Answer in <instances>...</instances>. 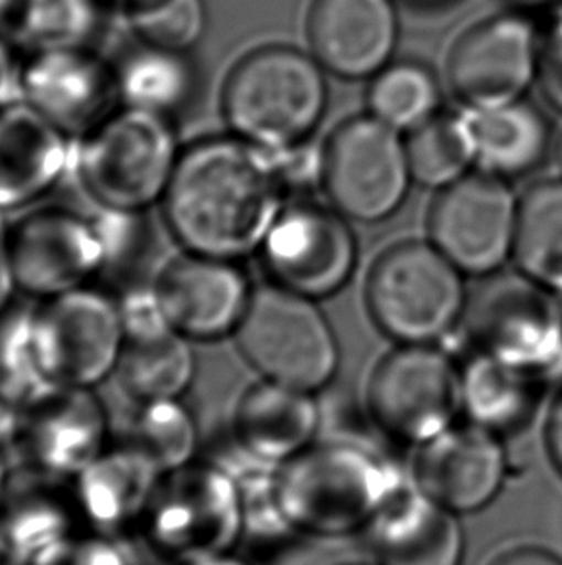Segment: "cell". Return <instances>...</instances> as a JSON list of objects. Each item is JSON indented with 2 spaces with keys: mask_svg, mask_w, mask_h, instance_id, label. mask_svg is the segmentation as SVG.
Returning <instances> with one entry per match:
<instances>
[{
  "mask_svg": "<svg viewBox=\"0 0 562 565\" xmlns=\"http://www.w3.org/2000/svg\"><path fill=\"white\" fill-rule=\"evenodd\" d=\"M471 352L487 353L549 376L562 365V306L520 270L479 278L463 327Z\"/></svg>",
  "mask_w": 562,
  "mask_h": 565,
  "instance_id": "8",
  "label": "cell"
},
{
  "mask_svg": "<svg viewBox=\"0 0 562 565\" xmlns=\"http://www.w3.org/2000/svg\"><path fill=\"white\" fill-rule=\"evenodd\" d=\"M187 565H251L247 559L241 558L237 552H229V554H221V556H214V558L198 559L193 564Z\"/></svg>",
  "mask_w": 562,
  "mask_h": 565,
  "instance_id": "46",
  "label": "cell"
},
{
  "mask_svg": "<svg viewBox=\"0 0 562 565\" xmlns=\"http://www.w3.org/2000/svg\"><path fill=\"white\" fill-rule=\"evenodd\" d=\"M8 477H10V469H8L7 459L2 456V450H0V494L7 487Z\"/></svg>",
  "mask_w": 562,
  "mask_h": 565,
  "instance_id": "49",
  "label": "cell"
},
{
  "mask_svg": "<svg viewBox=\"0 0 562 565\" xmlns=\"http://www.w3.org/2000/svg\"><path fill=\"white\" fill-rule=\"evenodd\" d=\"M76 139L23 100L0 108V213L51 195L74 169Z\"/></svg>",
  "mask_w": 562,
  "mask_h": 565,
  "instance_id": "20",
  "label": "cell"
},
{
  "mask_svg": "<svg viewBox=\"0 0 562 565\" xmlns=\"http://www.w3.org/2000/svg\"><path fill=\"white\" fill-rule=\"evenodd\" d=\"M25 466L72 481L110 446V417L95 388L46 386L28 399L15 444Z\"/></svg>",
  "mask_w": 562,
  "mask_h": 565,
  "instance_id": "18",
  "label": "cell"
},
{
  "mask_svg": "<svg viewBox=\"0 0 562 565\" xmlns=\"http://www.w3.org/2000/svg\"><path fill=\"white\" fill-rule=\"evenodd\" d=\"M548 376L494 355L471 352L461 363L463 419L507 438L536 419Z\"/></svg>",
  "mask_w": 562,
  "mask_h": 565,
  "instance_id": "26",
  "label": "cell"
},
{
  "mask_svg": "<svg viewBox=\"0 0 562 565\" xmlns=\"http://www.w3.org/2000/svg\"><path fill=\"white\" fill-rule=\"evenodd\" d=\"M366 405L381 435L420 448L463 419L461 363L441 345H397L374 369Z\"/></svg>",
  "mask_w": 562,
  "mask_h": 565,
  "instance_id": "10",
  "label": "cell"
},
{
  "mask_svg": "<svg viewBox=\"0 0 562 565\" xmlns=\"http://www.w3.org/2000/svg\"><path fill=\"white\" fill-rule=\"evenodd\" d=\"M468 298L466 276L430 239L391 245L366 278L368 315L397 345H441L463 327Z\"/></svg>",
  "mask_w": 562,
  "mask_h": 565,
  "instance_id": "5",
  "label": "cell"
},
{
  "mask_svg": "<svg viewBox=\"0 0 562 565\" xmlns=\"http://www.w3.org/2000/svg\"><path fill=\"white\" fill-rule=\"evenodd\" d=\"M10 232L7 214L0 213V313L14 303L15 286L14 267H12V249H10Z\"/></svg>",
  "mask_w": 562,
  "mask_h": 565,
  "instance_id": "44",
  "label": "cell"
},
{
  "mask_svg": "<svg viewBox=\"0 0 562 565\" xmlns=\"http://www.w3.org/2000/svg\"><path fill=\"white\" fill-rule=\"evenodd\" d=\"M545 446L549 459L562 477V392L549 407L548 427H545Z\"/></svg>",
  "mask_w": 562,
  "mask_h": 565,
  "instance_id": "45",
  "label": "cell"
},
{
  "mask_svg": "<svg viewBox=\"0 0 562 565\" xmlns=\"http://www.w3.org/2000/svg\"><path fill=\"white\" fill-rule=\"evenodd\" d=\"M541 87L551 107L562 115V8H556L541 30Z\"/></svg>",
  "mask_w": 562,
  "mask_h": 565,
  "instance_id": "40",
  "label": "cell"
},
{
  "mask_svg": "<svg viewBox=\"0 0 562 565\" xmlns=\"http://www.w3.org/2000/svg\"><path fill=\"white\" fill-rule=\"evenodd\" d=\"M33 313L35 303H12L0 313V381L28 399L48 386L35 360Z\"/></svg>",
  "mask_w": 562,
  "mask_h": 565,
  "instance_id": "37",
  "label": "cell"
},
{
  "mask_svg": "<svg viewBox=\"0 0 562 565\" xmlns=\"http://www.w3.org/2000/svg\"><path fill=\"white\" fill-rule=\"evenodd\" d=\"M123 344L118 299L105 286L35 301L33 348L48 386L97 388L116 375Z\"/></svg>",
  "mask_w": 562,
  "mask_h": 565,
  "instance_id": "9",
  "label": "cell"
},
{
  "mask_svg": "<svg viewBox=\"0 0 562 565\" xmlns=\"http://www.w3.org/2000/svg\"><path fill=\"white\" fill-rule=\"evenodd\" d=\"M540 25L530 15H494L456 43L448 84L466 110L522 100L540 76Z\"/></svg>",
  "mask_w": 562,
  "mask_h": 565,
  "instance_id": "15",
  "label": "cell"
},
{
  "mask_svg": "<svg viewBox=\"0 0 562 565\" xmlns=\"http://www.w3.org/2000/svg\"><path fill=\"white\" fill-rule=\"evenodd\" d=\"M520 195L502 178L472 170L437 191L428 214V239L464 276L486 278L512 259Z\"/></svg>",
  "mask_w": 562,
  "mask_h": 565,
  "instance_id": "13",
  "label": "cell"
},
{
  "mask_svg": "<svg viewBox=\"0 0 562 565\" xmlns=\"http://www.w3.org/2000/svg\"><path fill=\"white\" fill-rule=\"evenodd\" d=\"M376 565H463L461 518L409 482L366 531Z\"/></svg>",
  "mask_w": 562,
  "mask_h": 565,
  "instance_id": "24",
  "label": "cell"
},
{
  "mask_svg": "<svg viewBox=\"0 0 562 565\" xmlns=\"http://www.w3.org/2000/svg\"><path fill=\"white\" fill-rule=\"evenodd\" d=\"M512 260L530 280L562 296V177L520 195Z\"/></svg>",
  "mask_w": 562,
  "mask_h": 565,
  "instance_id": "30",
  "label": "cell"
},
{
  "mask_svg": "<svg viewBox=\"0 0 562 565\" xmlns=\"http://www.w3.org/2000/svg\"><path fill=\"white\" fill-rule=\"evenodd\" d=\"M182 149L174 120L118 105L76 139L72 172L97 209L147 213L164 198Z\"/></svg>",
  "mask_w": 562,
  "mask_h": 565,
  "instance_id": "4",
  "label": "cell"
},
{
  "mask_svg": "<svg viewBox=\"0 0 562 565\" xmlns=\"http://www.w3.org/2000/svg\"><path fill=\"white\" fill-rule=\"evenodd\" d=\"M162 475L133 444L110 443L99 458L69 481L82 525L120 541L138 535Z\"/></svg>",
  "mask_w": 562,
  "mask_h": 565,
  "instance_id": "22",
  "label": "cell"
},
{
  "mask_svg": "<svg viewBox=\"0 0 562 565\" xmlns=\"http://www.w3.org/2000/svg\"><path fill=\"white\" fill-rule=\"evenodd\" d=\"M343 565H376V564H343Z\"/></svg>",
  "mask_w": 562,
  "mask_h": 565,
  "instance_id": "52",
  "label": "cell"
},
{
  "mask_svg": "<svg viewBox=\"0 0 562 565\" xmlns=\"http://www.w3.org/2000/svg\"><path fill=\"white\" fill-rule=\"evenodd\" d=\"M237 352L264 381L318 394L342 367V345L320 301L267 282L255 286Z\"/></svg>",
  "mask_w": 562,
  "mask_h": 565,
  "instance_id": "7",
  "label": "cell"
},
{
  "mask_svg": "<svg viewBox=\"0 0 562 565\" xmlns=\"http://www.w3.org/2000/svg\"><path fill=\"white\" fill-rule=\"evenodd\" d=\"M556 162H559V169H561L562 174V138L559 143H556V151H555Z\"/></svg>",
  "mask_w": 562,
  "mask_h": 565,
  "instance_id": "50",
  "label": "cell"
},
{
  "mask_svg": "<svg viewBox=\"0 0 562 565\" xmlns=\"http://www.w3.org/2000/svg\"><path fill=\"white\" fill-rule=\"evenodd\" d=\"M120 107L139 108L177 120L197 97V72L187 54L144 45L115 68Z\"/></svg>",
  "mask_w": 562,
  "mask_h": 565,
  "instance_id": "28",
  "label": "cell"
},
{
  "mask_svg": "<svg viewBox=\"0 0 562 565\" xmlns=\"http://www.w3.org/2000/svg\"><path fill=\"white\" fill-rule=\"evenodd\" d=\"M15 286L33 301L100 282L105 247L97 222L69 206H39L10 232Z\"/></svg>",
  "mask_w": 562,
  "mask_h": 565,
  "instance_id": "14",
  "label": "cell"
},
{
  "mask_svg": "<svg viewBox=\"0 0 562 565\" xmlns=\"http://www.w3.org/2000/svg\"><path fill=\"white\" fill-rule=\"evenodd\" d=\"M314 58L343 79L374 77L399 39L393 0H314L309 14Z\"/></svg>",
  "mask_w": 562,
  "mask_h": 565,
  "instance_id": "21",
  "label": "cell"
},
{
  "mask_svg": "<svg viewBox=\"0 0 562 565\" xmlns=\"http://www.w3.org/2000/svg\"><path fill=\"white\" fill-rule=\"evenodd\" d=\"M322 419L316 394L260 379L237 399L229 430L252 459L280 467L318 443Z\"/></svg>",
  "mask_w": 562,
  "mask_h": 565,
  "instance_id": "23",
  "label": "cell"
},
{
  "mask_svg": "<svg viewBox=\"0 0 562 565\" xmlns=\"http://www.w3.org/2000/svg\"><path fill=\"white\" fill-rule=\"evenodd\" d=\"M486 565H562L556 552L538 544H515L487 559Z\"/></svg>",
  "mask_w": 562,
  "mask_h": 565,
  "instance_id": "43",
  "label": "cell"
},
{
  "mask_svg": "<svg viewBox=\"0 0 562 565\" xmlns=\"http://www.w3.org/2000/svg\"><path fill=\"white\" fill-rule=\"evenodd\" d=\"M268 282L306 298H332L357 270L353 222L329 203L289 199L259 252Z\"/></svg>",
  "mask_w": 562,
  "mask_h": 565,
  "instance_id": "12",
  "label": "cell"
},
{
  "mask_svg": "<svg viewBox=\"0 0 562 565\" xmlns=\"http://www.w3.org/2000/svg\"><path fill=\"white\" fill-rule=\"evenodd\" d=\"M476 169L507 182L530 177L545 164L553 149L548 116L528 100L505 107L466 110Z\"/></svg>",
  "mask_w": 562,
  "mask_h": 565,
  "instance_id": "27",
  "label": "cell"
},
{
  "mask_svg": "<svg viewBox=\"0 0 562 565\" xmlns=\"http://www.w3.org/2000/svg\"><path fill=\"white\" fill-rule=\"evenodd\" d=\"M123 2H128V4H131V2H136V0H123Z\"/></svg>",
  "mask_w": 562,
  "mask_h": 565,
  "instance_id": "53",
  "label": "cell"
},
{
  "mask_svg": "<svg viewBox=\"0 0 562 565\" xmlns=\"http://www.w3.org/2000/svg\"><path fill=\"white\" fill-rule=\"evenodd\" d=\"M509 471L505 438L461 419L420 446L409 477L422 494L463 518L494 504Z\"/></svg>",
  "mask_w": 562,
  "mask_h": 565,
  "instance_id": "17",
  "label": "cell"
},
{
  "mask_svg": "<svg viewBox=\"0 0 562 565\" xmlns=\"http://www.w3.org/2000/svg\"><path fill=\"white\" fill-rule=\"evenodd\" d=\"M220 103L229 134L268 153H285L311 143L326 115L324 66L293 46H262L231 68Z\"/></svg>",
  "mask_w": 562,
  "mask_h": 565,
  "instance_id": "3",
  "label": "cell"
},
{
  "mask_svg": "<svg viewBox=\"0 0 562 565\" xmlns=\"http://www.w3.org/2000/svg\"><path fill=\"white\" fill-rule=\"evenodd\" d=\"M128 8L131 30L144 45L187 54L205 35V0H136Z\"/></svg>",
  "mask_w": 562,
  "mask_h": 565,
  "instance_id": "36",
  "label": "cell"
},
{
  "mask_svg": "<svg viewBox=\"0 0 562 565\" xmlns=\"http://www.w3.org/2000/svg\"><path fill=\"white\" fill-rule=\"evenodd\" d=\"M22 100L77 139L118 108L115 68L87 46L33 51L22 66Z\"/></svg>",
  "mask_w": 562,
  "mask_h": 565,
  "instance_id": "19",
  "label": "cell"
},
{
  "mask_svg": "<svg viewBox=\"0 0 562 565\" xmlns=\"http://www.w3.org/2000/svg\"><path fill=\"white\" fill-rule=\"evenodd\" d=\"M22 4L23 0H0V22L15 20Z\"/></svg>",
  "mask_w": 562,
  "mask_h": 565,
  "instance_id": "47",
  "label": "cell"
},
{
  "mask_svg": "<svg viewBox=\"0 0 562 565\" xmlns=\"http://www.w3.org/2000/svg\"><path fill=\"white\" fill-rule=\"evenodd\" d=\"M412 2H419V4H440V2H445V0H412Z\"/></svg>",
  "mask_w": 562,
  "mask_h": 565,
  "instance_id": "51",
  "label": "cell"
},
{
  "mask_svg": "<svg viewBox=\"0 0 562 565\" xmlns=\"http://www.w3.org/2000/svg\"><path fill=\"white\" fill-rule=\"evenodd\" d=\"M126 342L149 340L172 332L152 280L130 284L116 291Z\"/></svg>",
  "mask_w": 562,
  "mask_h": 565,
  "instance_id": "39",
  "label": "cell"
},
{
  "mask_svg": "<svg viewBox=\"0 0 562 565\" xmlns=\"http://www.w3.org/2000/svg\"><path fill=\"white\" fill-rule=\"evenodd\" d=\"M82 529L69 481L28 466L10 471L0 494V533L18 564L30 565L41 552Z\"/></svg>",
  "mask_w": 562,
  "mask_h": 565,
  "instance_id": "25",
  "label": "cell"
},
{
  "mask_svg": "<svg viewBox=\"0 0 562 565\" xmlns=\"http://www.w3.org/2000/svg\"><path fill=\"white\" fill-rule=\"evenodd\" d=\"M28 397L0 381V450L15 446L22 435Z\"/></svg>",
  "mask_w": 562,
  "mask_h": 565,
  "instance_id": "41",
  "label": "cell"
},
{
  "mask_svg": "<svg viewBox=\"0 0 562 565\" xmlns=\"http://www.w3.org/2000/svg\"><path fill=\"white\" fill-rule=\"evenodd\" d=\"M123 440L147 454L162 473L201 458L203 448L197 417L185 397L136 404Z\"/></svg>",
  "mask_w": 562,
  "mask_h": 565,
  "instance_id": "33",
  "label": "cell"
},
{
  "mask_svg": "<svg viewBox=\"0 0 562 565\" xmlns=\"http://www.w3.org/2000/svg\"><path fill=\"white\" fill-rule=\"evenodd\" d=\"M139 536L166 565H187L236 552L244 543V489L205 458L160 477Z\"/></svg>",
  "mask_w": 562,
  "mask_h": 565,
  "instance_id": "6",
  "label": "cell"
},
{
  "mask_svg": "<svg viewBox=\"0 0 562 565\" xmlns=\"http://www.w3.org/2000/svg\"><path fill=\"white\" fill-rule=\"evenodd\" d=\"M93 218L105 247V270L99 286L108 284L107 290L116 294L130 284L152 280V276L144 275L156 253V232L149 211L97 209Z\"/></svg>",
  "mask_w": 562,
  "mask_h": 565,
  "instance_id": "34",
  "label": "cell"
},
{
  "mask_svg": "<svg viewBox=\"0 0 562 565\" xmlns=\"http://www.w3.org/2000/svg\"><path fill=\"white\" fill-rule=\"evenodd\" d=\"M33 51L87 46L100 25L99 0H23L15 15Z\"/></svg>",
  "mask_w": 562,
  "mask_h": 565,
  "instance_id": "35",
  "label": "cell"
},
{
  "mask_svg": "<svg viewBox=\"0 0 562 565\" xmlns=\"http://www.w3.org/2000/svg\"><path fill=\"white\" fill-rule=\"evenodd\" d=\"M152 282L170 327L193 344L234 338L255 291L239 260L183 249L160 263Z\"/></svg>",
  "mask_w": 562,
  "mask_h": 565,
  "instance_id": "16",
  "label": "cell"
},
{
  "mask_svg": "<svg viewBox=\"0 0 562 565\" xmlns=\"http://www.w3.org/2000/svg\"><path fill=\"white\" fill-rule=\"evenodd\" d=\"M414 184L441 191L471 174L476 167L474 139L466 110L440 113L407 138Z\"/></svg>",
  "mask_w": 562,
  "mask_h": 565,
  "instance_id": "31",
  "label": "cell"
},
{
  "mask_svg": "<svg viewBox=\"0 0 562 565\" xmlns=\"http://www.w3.org/2000/svg\"><path fill=\"white\" fill-rule=\"evenodd\" d=\"M288 201L275 154L228 131L183 146L159 206L183 252L241 260L259 255Z\"/></svg>",
  "mask_w": 562,
  "mask_h": 565,
  "instance_id": "1",
  "label": "cell"
},
{
  "mask_svg": "<svg viewBox=\"0 0 562 565\" xmlns=\"http://www.w3.org/2000/svg\"><path fill=\"white\" fill-rule=\"evenodd\" d=\"M366 103L368 115L393 130L411 134L440 115V82L420 62H389L372 77Z\"/></svg>",
  "mask_w": 562,
  "mask_h": 565,
  "instance_id": "32",
  "label": "cell"
},
{
  "mask_svg": "<svg viewBox=\"0 0 562 565\" xmlns=\"http://www.w3.org/2000/svg\"><path fill=\"white\" fill-rule=\"evenodd\" d=\"M409 482L370 444L329 438L275 467L272 497L293 535L342 539L366 533Z\"/></svg>",
  "mask_w": 562,
  "mask_h": 565,
  "instance_id": "2",
  "label": "cell"
},
{
  "mask_svg": "<svg viewBox=\"0 0 562 565\" xmlns=\"http://www.w3.org/2000/svg\"><path fill=\"white\" fill-rule=\"evenodd\" d=\"M0 565H20L15 562L14 554L8 546L7 539L0 533Z\"/></svg>",
  "mask_w": 562,
  "mask_h": 565,
  "instance_id": "48",
  "label": "cell"
},
{
  "mask_svg": "<svg viewBox=\"0 0 562 565\" xmlns=\"http://www.w3.org/2000/svg\"><path fill=\"white\" fill-rule=\"evenodd\" d=\"M115 376L123 394L136 404L185 397L197 379L193 342L175 330L126 342Z\"/></svg>",
  "mask_w": 562,
  "mask_h": 565,
  "instance_id": "29",
  "label": "cell"
},
{
  "mask_svg": "<svg viewBox=\"0 0 562 565\" xmlns=\"http://www.w3.org/2000/svg\"><path fill=\"white\" fill-rule=\"evenodd\" d=\"M412 184L407 139L372 115L345 120L322 149V190L350 222L388 221Z\"/></svg>",
  "mask_w": 562,
  "mask_h": 565,
  "instance_id": "11",
  "label": "cell"
},
{
  "mask_svg": "<svg viewBox=\"0 0 562 565\" xmlns=\"http://www.w3.org/2000/svg\"><path fill=\"white\" fill-rule=\"evenodd\" d=\"M22 66L14 49L0 39V108L22 100Z\"/></svg>",
  "mask_w": 562,
  "mask_h": 565,
  "instance_id": "42",
  "label": "cell"
},
{
  "mask_svg": "<svg viewBox=\"0 0 562 565\" xmlns=\"http://www.w3.org/2000/svg\"><path fill=\"white\" fill-rule=\"evenodd\" d=\"M30 565H131L126 544L82 529L31 559Z\"/></svg>",
  "mask_w": 562,
  "mask_h": 565,
  "instance_id": "38",
  "label": "cell"
}]
</instances>
